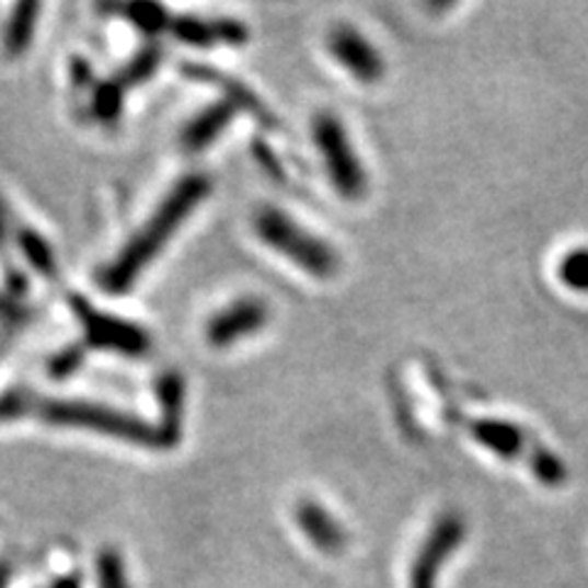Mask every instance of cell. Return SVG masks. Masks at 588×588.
Wrapping results in <instances>:
<instances>
[{
	"label": "cell",
	"mask_w": 588,
	"mask_h": 588,
	"mask_svg": "<svg viewBox=\"0 0 588 588\" xmlns=\"http://www.w3.org/2000/svg\"><path fill=\"white\" fill-rule=\"evenodd\" d=\"M43 419L47 425L89 429L96 435L113 439L140 443V447L170 449L160 425H150L142 417L128 415V412L101 405V402L87 400H59L43 397L30 390H10L0 397V419Z\"/></svg>",
	"instance_id": "cell-1"
},
{
	"label": "cell",
	"mask_w": 588,
	"mask_h": 588,
	"mask_svg": "<svg viewBox=\"0 0 588 588\" xmlns=\"http://www.w3.org/2000/svg\"><path fill=\"white\" fill-rule=\"evenodd\" d=\"M211 192V182L206 174H187L177 187L164 196L160 209L150 216V221L132 235V241L123 247L120 255L101 275V287L111 295L128 292L138 283L142 270L160 255L170 243L172 233L187 221V216L199 206Z\"/></svg>",
	"instance_id": "cell-2"
},
{
	"label": "cell",
	"mask_w": 588,
	"mask_h": 588,
	"mask_svg": "<svg viewBox=\"0 0 588 588\" xmlns=\"http://www.w3.org/2000/svg\"><path fill=\"white\" fill-rule=\"evenodd\" d=\"M255 229L261 239L277 253L290 257L302 270L314 277H332L338 270V255L316 235L304 231L290 216L273 206L257 211Z\"/></svg>",
	"instance_id": "cell-3"
},
{
	"label": "cell",
	"mask_w": 588,
	"mask_h": 588,
	"mask_svg": "<svg viewBox=\"0 0 588 588\" xmlns=\"http://www.w3.org/2000/svg\"><path fill=\"white\" fill-rule=\"evenodd\" d=\"M69 307H71V312H74L81 328H84L87 344L91 348L116 350V354L130 356V358L146 356L152 348L150 334L146 332V328L132 322H126V319H120V316H111L106 312H101V309L91 304L84 295L71 292Z\"/></svg>",
	"instance_id": "cell-4"
},
{
	"label": "cell",
	"mask_w": 588,
	"mask_h": 588,
	"mask_svg": "<svg viewBox=\"0 0 588 588\" xmlns=\"http://www.w3.org/2000/svg\"><path fill=\"white\" fill-rule=\"evenodd\" d=\"M314 140L326 162V170L332 174L334 187L344 199H360L366 194L368 180L364 164L358 162L356 150L350 148V140L342 126V120L332 113H319L314 118Z\"/></svg>",
	"instance_id": "cell-5"
},
{
	"label": "cell",
	"mask_w": 588,
	"mask_h": 588,
	"mask_svg": "<svg viewBox=\"0 0 588 588\" xmlns=\"http://www.w3.org/2000/svg\"><path fill=\"white\" fill-rule=\"evenodd\" d=\"M463 532H466V528H463V520L459 515H443L435 528H431L415 564H412L410 588H437L441 564L457 552V546L463 540Z\"/></svg>",
	"instance_id": "cell-6"
},
{
	"label": "cell",
	"mask_w": 588,
	"mask_h": 588,
	"mask_svg": "<svg viewBox=\"0 0 588 588\" xmlns=\"http://www.w3.org/2000/svg\"><path fill=\"white\" fill-rule=\"evenodd\" d=\"M267 319H270V309H267L263 299L243 297L211 316V322L206 324V342L219 348L231 346L245 336L261 332Z\"/></svg>",
	"instance_id": "cell-7"
},
{
	"label": "cell",
	"mask_w": 588,
	"mask_h": 588,
	"mask_svg": "<svg viewBox=\"0 0 588 588\" xmlns=\"http://www.w3.org/2000/svg\"><path fill=\"white\" fill-rule=\"evenodd\" d=\"M328 49L342 67L364 84H373L385 71V61L380 51L358 33V30L342 25L328 35Z\"/></svg>",
	"instance_id": "cell-8"
},
{
	"label": "cell",
	"mask_w": 588,
	"mask_h": 588,
	"mask_svg": "<svg viewBox=\"0 0 588 588\" xmlns=\"http://www.w3.org/2000/svg\"><path fill=\"white\" fill-rule=\"evenodd\" d=\"M170 33L184 45L192 47H214V45H245L247 27L239 20L221 18V20H204V18H172Z\"/></svg>",
	"instance_id": "cell-9"
},
{
	"label": "cell",
	"mask_w": 588,
	"mask_h": 588,
	"mask_svg": "<svg viewBox=\"0 0 588 588\" xmlns=\"http://www.w3.org/2000/svg\"><path fill=\"white\" fill-rule=\"evenodd\" d=\"M184 74H187L194 81H204V84L219 87L223 91L226 101H229L235 111L241 108L245 113H251V116L257 123H261V126H265V128H275L277 126V118L273 116V111L267 108L265 103L257 99V94H253L251 89H247L245 84H241L239 79L226 77L223 71L204 67V65H184Z\"/></svg>",
	"instance_id": "cell-10"
},
{
	"label": "cell",
	"mask_w": 588,
	"mask_h": 588,
	"mask_svg": "<svg viewBox=\"0 0 588 588\" xmlns=\"http://www.w3.org/2000/svg\"><path fill=\"white\" fill-rule=\"evenodd\" d=\"M297 522L304 538L316 544L324 554H342L346 546V532L334 515H328L324 505L314 500H302L297 505Z\"/></svg>",
	"instance_id": "cell-11"
},
{
	"label": "cell",
	"mask_w": 588,
	"mask_h": 588,
	"mask_svg": "<svg viewBox=\"0 0 588 588\" xmlns=\"http://www.w3.org/2000/svg\"><path fill=\"white\" fill-rule=\"evenodd\" d=\"M471 435L483 447L498 453L503 459H518L528 449V437L524 431L503 419H479L471 425Z\"/></svg>",
	"instance_id": "cell-12"
},
{
	"label": "cell",
	"mask_w": 588,
	"mask_h": 588,
	"mask_svg": "<svg viewBox=\"0 0 588 588\" xmlns=\"http://www.w3.org/2000/svg\"><path fill=\"white\" fill-rule=\"evenodd\" d=\"M233 111L235 108L231 106L229 101L214 103V106L201 111L199 116H196L182 132L184 148L192 150V152L209 148L211 142L219 138L226 128H229V123L233 118Z\"/></svg>",
	"instance_id": "cell-13"
},
{
	"label": "cell",
	"mask_w": 588,
	"mask_h": 588,
	"mask_svg": "<svg viewBox=\"0 0 588 588\" xmlns=\"http://www.w3.org/2000/svg\"><path fill=\"white\" fill-rule=\"evenodd\" d=\"M158 397L162 407V422L160 427L168 437L170 447L180 443V431H182V405H184V385L182 378L168 373L158 385Z\"/></svg>",
	"instance_id": "cell-14"
},
{
	"label": "cell",
	"mask_w": 588,
	"mask_h": 588,
	"mask_svg": "<svg viewBox=\"0 0 588 588\" xmlns=\"http://www.w3.org/2000/svg\"><path fill=\"white\" fill-rule=\"evenodd\" d=\"M37 3H20L13 10V18H10L8 30H5V51L8 55H23L35 37L37 27Z\"/></svg>",
	"instance_id": "cell-15"
},
{
	"label": "cell",
	"mask_w": 588,
	"mask_h": 588,
	"mask_svg": "<svg viewBox=\"0 0 588 588\" xmlns=\"http://www.w3.org/2000/svg\"><path fill=\"white\" fill-rule=\"evenodd\" d=\"M18 245L23 251L25 261L35 267V270L45 277V280H55L57 277V257L51 245L33 229L18 231Z\"/></svg>",
	"instance_id": "cell-16"
},
{
	"label": "cell",
	"mask_w": 588,
	"mask_h": 588,
	"mask_svg": "<svg viewBox=\"0 0 588 588\" xmlns=\"http://www.w3.org/2000/svg\"><path fill=\"white\" fill-rule=\"evenodd\" d=\"M162 47L158 45H148L142 47L136 57H132L126 67H123L120 74L116 77L123 89H130V87H138V84H146V81L158 71V67L162 65Z\"/></svg>",
	"instance_id": "cell-17"
},
{
	"label": "cell",
	"mask_w": 588,
	"mask_h": 588,
	"mask_svg": "<svg viewBox=\"0 0 588 588\" xmlns=\"http://www.w3.org/2000/svg\"><path fill=\"white\" fill-rule=\"evenodd\" d=\"M96 584L99 588H130L126 562H123V554L113 546H106L96 556Z\"/></svg>",
	"instance_id": "cell-18"
},
{
	"label": "cell",
	"mask_w": 588,
	"mask_h": 588,
	"mask_svg": "<svg viewBox=\"0 0 588 588\" xmlns=\"http://www.w3.org/2000/svg\"><path fill=\"white\" fill-rule=\"evenodd\" d=\"M126 13L132 20V25L140 27L146 35L164 33V30H170L172 23V15L168 10L154 3H132L126 8Z\"/></svg>",
	"instance_id": "cell-19"
},
{
	"label": "cell",
	"mask_w": 588,
	"mask_h": 588,
	"mask_svg": "<svg viewBox=\"0 0 588 588\" xmlns=\"http://www.w3.org/2000/svg\"><path fill=\"white\" fill-rule=\"evenodd\" d=\"M560 280L576 292H588V247H574L562 257Z\"/></svg>",
	"instance_id": "cell-20"
},
{
	"label": "cell",
	"mask_w": 588,
	"mask_h": 588,
	"mask_svg": "<svg viewBox=\"0 0 588 588\" xmlns=\"http://www.w3.org/2000/svg\"><path fill=\"white\" fill-rule=\"evenodd\" d=\"M123 96H126V89H123V84L116 77L103 81V84L96 89V96H94L96 118L103 123L116 120L120 116V108H123Z\"/></svg>",
	"instance_id": "cell-21"
},
{
	"label": "cell",
	"mask_w": 588,
	"mask_h": 588,
	"mask_svg": "<svg viewBox=\"0 0 588 588\" xmlns=\"http://www.w3.org/2000/svg\"><path fill=\"white\" fill-rule=\"evenodd\" d=\"M532 471L546 486H560L566 479V469L562 459H556L552 451L538 447L532 451Z\"/></svg>",
	"instance_id": "cell-22"
},
{
	"label": "cell",
	"mask_w": 588,
	"mask_h": 588,
	"mask_svg": "<svg viewBox=\"0 0 588 588\" xmlns=\"http://www.w3.org/2000/svg\"><path fill=\"white\" fill-rule=\"evenodd\" d=\"M0 261H3V267H5V283L10 287V292H13V295H25V290H27L25 275H23V270H18V267L13 265V261H10L8 229H5L3 206H0Z\"/></svg>",
	"instance_id": "cell-23"
},
{
	"label": "cell",
	"mask_w": 588,
	"mask_h": 588,
	"mask_svg": "<svg viewBox=\"0 0 588 588\" xmlns=\"http://www.w3.org/2000/svg\"><path fill=\"white\" fill-rule=\"evenodd\" d=\"M79 364H81V348L71 346L67 350H61L59 356H55V360H51V366H49V373L51 378H67L74 373Z\"/></svg>",
	"instance_id": "cell-24"
},
{
	"label": "cell",
	"mask_w": 588,
	"mask_h": 588,
	"mask_svg": "<svg viewBox=\"0 0 588 588\" xmlns=\"http://www.w3.org/2000/svg\"><path fill=\"white\" fill-rule=\"evenodd\" d=\"M71 79H74L77 87H87L91 81V67L89 61L84 59H74V65H71Z\"/></svg>",
	"instance_id": "cell-25"
},
{
	"label": "cell",
	"mask_w": 588,
	"mask_h": 588,
	"mask_svg": "<svg viewBox=\"0 0 588 588\" xmlns=\"http://www.w3.org/2000/svg\"><path fill=\"white\" fill-rule=\"evenodd\" d=\"M47 588H84V581H81L79 574H67L59 576L57 581H51Z\"/></svg>",
	"instance_id": "cell-26"
},
{
	"label": "cell",
	"mask_w": 588,
	"mask_h": 588,
	"mask_svg": "<svg viewBox=\"0 0 588 588\" xmlns=\"http://www.w3.org/2000/svg\"><path fill=\"white\" fill-rule=\"evenodd\" d=\"M10 576H13V569H10V564L0 562V588H10Z\"/></svg>",
	"instance_id": "cell-27"
}]
</instances>
